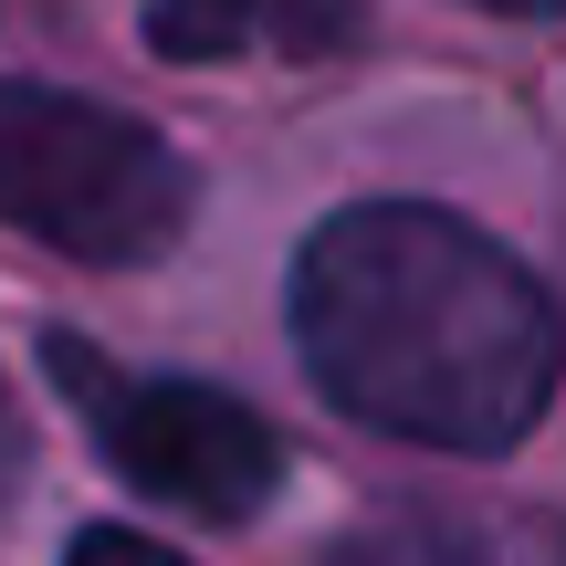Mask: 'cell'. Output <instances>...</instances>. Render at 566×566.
<instances>
[{
  "label": "cell",
  "instance_id": "6da1fadb",
  "mask_svg": "<svg viewBox=\"0 0 566 566\" xmlns=\"http://www.w3.org/2000/svg\"><path fill=\"white\" fill-rule=\"evenodd\" d=\"M294 357L346 420L493 462L556 399L566 325L493 231L430 200H357L294 252Z\"/></svg>",
  "mask_w": 566,
  "mask_h": 566
},
{
  "label": "cell",
  "instance_id": "7a4b0ae2",
  "mask_svg": "<svg viewBox=\"0 0 566 566\" xmlns=\"http://www.w3.org/2000/svg\"><path fill=\"white\" fill-rule=\"evenodd\" d=\"M189 158L147 116L63 84H0V221L63 263H158L189 231Z\"/></svg>",
  "mask_w": 566,
  "mask_h": 566
},
{
  "label": "cell",
  "instance_id": "3957f363",
  "mask_svg": "<svg viewBox=\"0 0 566 566\" xmlns=\"http://www.w3.org/2000/svg\"><path fill=\"white\" fill-rule=\"evenodd\" d=\"M42 367H53V388L84 409L95 451L147 504H189V514H210V525H242L252 504H273L283 441H273V420L252 399L200 388V378H126V367H105L95 346L63 336V325L42 336Z\"/></svg>",
  "mask_w": 566,
  "mask_h": 566
},
{
  "label": "cell",
  "instance_id": "277c9868",
  "mask_svg": "<svg viewBox=\"0 0 566 566\" xmlns=\"http://www.w3.org/2000/svg\"><path fill=\"white\" fill-rule=\"evenodd\" d=\"M357 32L346 0H147V42L168 63H231L252 42H283V53H325V42Z\"/></svg>",
  "mask_w": 566,
  "mask_h": 566
},
{
  "label": "cell",
  "instance_id": "5b68a950",
  "mask_svg": "<svg viewBox=\"0 0 566 566\" xmlns=\"http://www.w3.org/2000/svg\"><path fill=\"white\" fill-rule=\"evenodd\" d=\"M315 566H493L462 525H430V514H388V525H357L336 535Z\"/></svg>",
  "mask_w": 566,
  "mask_h": 566
},
{
  "label": "cell",
  "instance_id": "8992f818",
  "mask_svg": "<svg viewBox=\"0 0 566 566\" xmlns=\"http://www.w3.org/2000/svg\"><path fill=\"white\" fill-rule=\"evenodd\" d=\"M63 566H189V556H179V546H158V535H137V525H84Z\"/></svg>",
  "mask_w": 566,
  "mask_h": 566
},
{
  "label": "cell",
  "instance_id": "52a82bcc",
  "mask_svg": "<svg viewBox=\"0 0 566 566\" xmlns=\"http://www.w3.org/2000/svg\"><path fill=\"white\" fill-rule=\"evenodd\" d=\"M32 472V430H21V409H11V388H0V493Z\"/></svg>",
  "mask_w": 566,
  "mask_h": 566
},
{
  "label": "cell",
  "instance_id": "ba28073f",
  "mask_svg": "<svg viewBox=\"0 0 566 566\" xmlns=\"http://www.w3.org/2000/svg\"><path fill=\"white\" fill-rule=\"evenodd\" d=\"M483 11H566V0H483Z\"/></svg>",
  "mask_w": 566,
  "mask_h": 566
}]
</instances>
